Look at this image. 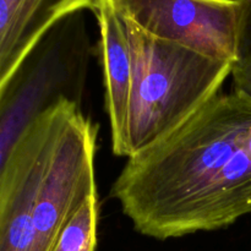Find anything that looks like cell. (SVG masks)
<instances>
[{
	"mask_svg": "<svg viewBox=\"0 0 251 251\" xmlns=\"http://www.w3.org/2000/svg\"><path fill=\"white\" fill-rule=\"evenodd\" d=\"M123 21L132 66L129 158L168 136L217 96L233 65L154 38Z\"/></svg>",
	"mask_w": 251,
	"mask_h": 251,
	"instance_id": "3",
	"label": "cell"
},
{
	"mask_svg": "<svg viewBox=\"0 0 251 251\" xmlns=\"http://www.w3.org/2000/svg\"><path fill=\"white\" fill-rule=\"evenodd\" d=\"M98 1L0 0V98L55 25Z\"/></svg>",
	"mask_w": 251,
	"mask_h": 251,
	"instance_id": "6",
	"label": "cell"
},
{
	"mask_svg": "<svg viewBox=\"0 0 251 251\" xmlns=\"http://www.w3.org/2000/svg\"><path fill=\"white\" fill-rule=\"evenodd\" d=\"M91 41L83 12L61 20L44 37L0 98V174L27 130L64 98L81 102Z\"/></svg>",
	"mask_w": 251,
	"mask_h": 251,
	"instance_id": "4",
	"label": "cell"
},
{
	"mask_svg": "<svg viewBox=\"0 0 251 251\" xmlns=\"http://www.w3.org/2000/svg\"><path fill=\"white\" fill-rule=\"evenodd\" d=\"M232 76L234 90L251 95V0H240L239 49Z\"/></svg>",
	"mask_w": 251,
	"mask_h": 251,
	"instance_id": "9",
	"label": "cell"
},
{
	"mask_svg": "<svg viewBox=\"0 0 251 251\" xmlns=\"http://www.w3.org/2000/svg\"><path fill=\"white\" fill-rule=\"evenodd\" d=\"M92 12L100 28V51L112 150L115 156L127 158L132 66L126 28L115 7L114 0H100Z\"/></svg>",
	"mask_w": 251,
	"mask_h": 251,
	"instance_id": "7",
	"label": "cell"
},
{
	"mask_svg": "<svg viewBox=\"0 0 251 251\" xmlns=\"http://www.w3.org/2000/svg\"><path fill=\"white\" fill-rule=\"evenodd\" d=\"M98 195L91 194L69 218L50 251H96Z\"/></svg>",
	"mask_w": 251,
	"mask_h": 251,
	"instance_id": "8",
	"label": "cell"
},
{
	"mask_svg": "<svg viewBox=\"0 0 251 251\" xmlns=\"http://www.w3.org/2000/svg\"><path fill=\"white\" fill-rule=\"evenodd\" d=\"M145 33L215 60H238L240 0H114Z\"/></svg>",
	"mask_w": 251,
	"mask_h": 251,
	"instance_id": "5",
	"label": "cell"
},
{
	"mask_svg": "<svg viewBox=\"0 0 251 251\" xmlns=\"http://www.w3.org/2000/svg\"><path fill=\"white\" fill-rule=\"evenodd\" d=\"M110 194L135 230L158 240L223 229L251 215V95L218 93L126 158Z\"/></svg>",
	"mask_w": 251,
	"mask_h": 251,
	"instance_id": "1",
	"label": "cell"
},
{
	"mask_svg": "<svg viewBox=\"0 0 251 251\" xmlns=\"http://www.w3.org/2000/svg\"><path fill=\"white\" fill-rule=\"evenodd\" d=\"M81 102L64 98L29 126L0 174V251H50L69 218L97 193L96 147L63 135Z\"/></svg>",
	"mask_w": 251,
	"mask_h": 251,
	"instance_id": "2",
	"label": "cell"
}]
</instances>
